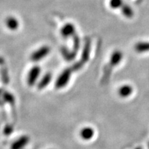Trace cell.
<instances>
[{
    "mask_svg": "<svg viewBox=\"0 0 149 149\" xmlns=\"http://www.w3.org/2000/svg\"><path fill=\"white\" fill-rule=\"evenodd\" d=\"M3 100L6 103L9 104H14L15 102V98L14 96L12 94H10V93L6 92L3 94Z\"/></svg>",
    "mask_w": 149,
    "mask_h": 149,
    "instance_id": "cell-10",
    "label": "cell"
},
{
    "mask_svg": "<svg viewBox=\"0 0 149 149\" xmlns=\"http://www.w3.org/2000/svg\"><path fill=\"white\" fill-rule=\"evenodd\" d=\"M51 79L52 74L51 73H46V74H44L42 78V79L40 81V82L38 83L37 88H38V89H40V90L44 88L49 84V83L51 81Z\"/></svg>",
    "mask_w": 149,
    "mask_h": 149,
    "instance_id": "cell-7",
    "label": "cell"
},
{
    "mask_svg": "<svg viewBox=\"0 0 149 149\" xmlns=\"http://www.w3.org/2000/svg\"><path fill=\"white\" fill-rule=\"evenodd\" d=\"M29 142V137L27 136H22L17 140L14 141L11 145L10 149H23Z\"/></svg>",
    "mask_w": 149,
    "mask_h": 149,
    "instance_id": "cell-4",
    "label": "cell"
},
{
    "mask_svg": "<svg viewBox=\"0 0 149 149\" xmlns=\"http://www.w3.org/2000/svg\"><path fill=\"white\" fill-rule=\"evenodd\" d=\"M1 93H2V91H1V90H0V95L1 94Z\"/></svg>",
    "mask_w": 149,
    "mask_h": 149,
    "instance_id": "cell-12",
    "label": "cell"
},
{
    "mask_svg": "<svg viewBox=\"0 0 149 149\" xmlns=\"http://www.w3.org/2000/svg\"><path fill=\"white\" fill-rule=\"evenodd\" d=\"M13 130V128L12 126H6L4 128V130H3V133H4V135H9L10 134L12 133Z\"/></svg>",
    "mask_w": 149,
    "mask_h": 149,
    "instance_id": "cell-11",
    "label": "cell"
},
{
    "mask_svg": "<svg viewBox=\"0 0 149 149\" xmlns=\"http://www.w3.org/2000/svg\"><path fill=\"white\" fill-rule=\"evenodd\" d=\"M136 149H141V148H140V147H138V148H137Z\"/></svg>",
    "mask_w": 149,
    "mask_h": 149,
    "instance_id": "cell-13",
    "label": "cell"
},
{
    "mask_svg": "<svg viewBox=\"0 0 149 149\" xmlns=\"http://www.w3.org/2000/svg\"><path fill=\"white\" fill-rule=\"evenodd\" d=\"M74 32V28L72 24L68 23L66 24L61 29L60 33L63 37L67 38V37L71 36Z\"/></svg>",
    "mask_w": 149,
    "mask_h": 149,
    "instance_id": "cell-6",
    "label": "cell"
},
{
    "mask_svg": "<svg viewBox=\"0 0 149 149\" xmlns=\"http://www.w3.org/2000/svg\"><path fill=\"white\" fill-rule=\"evenodd\" d=\"M41 72V68L40 66H35L29 70L27 77V84L30 86H33L35 84Z\"/></svg>",
    "mask_w": 149,
    "mask_h": 149,
    "instance_id": "cell-3",
    "label": "cell"
},
{
    "mask_svg": "<svg viewBox=\"0 0 149 149\" xmlns=\"http://www.w3.org/2000/svg\"><path fill=\"white\" fill-rule=\"evenodd\" d=\"M1 104H2V103H1V100H0V105H1Z\"/></svg>",
    "mask_w": 149,
    "mask_h": 149,
    "instance_id": "cell-14",
    "label": "cell"
},
{
    "mask_svg": "<svg viewBox=\"0 0 149 149\" xmlns=\"http://www.w3.org/2000/svg\"><path fill=\"white\" fill-rule=\"evenodd\" d=\"M51 52V48L48 46H43L42 47L33 52L31 55V59L32 61H39L45 58Z\"/></svg>",
    "mask_w": 149,
    "mask_h": 149,
    "instance_id": "cell-1",
    "label": "cell"
},
{
    "mask_svg": "<svg viewBox=\"0 0 149 149\" xmlns=\"http://www.w3.org/2000/svg\"><path fill=\"white\" fill-rule=\"evenodd\" d=\"M93 135H94V130L91 128H84L80 131V136L81 137V138L85 140L91 139L93 137Z\"/></svg>",
    "mask_w": 149,
    "mask_h": 149,
    "instance_id": "cell-8",
    "label": "cell"
},
{
    "mask_svg": "<svg viewBox=\"0 0 149 149\" xmlns=\"http://www.w3.org/2000/svg\"><path fill=\"white\" fill-rule=\"evenodd\" d=\"M148 149H149V142H148Z\"/></svg>",
    "mask_w": 149,
    "mask_h": 149,
    "instance_id": "cell-15",
    "label": "cell"
},
{
    "mask_svg": "<svg viewBox=\"0 0 149 149\" xmlns=\"http://www.w3.org/2000/svg\"><path fill=\"white\" fill-rule=\"evenodd\" d=\"M5 24L9 30L15 31L18 29L19 26V22L17 19L15 17L9 16L6 19Z\"/></svg>",
    "mask_w": 149,
    "mask_h": 149,
    "instance_id": "cell-5",
    "label": "cell"
},
{
    "mask_svg": "<svg viewBox=\"0 0 149 149\" xmlns=\"http://www.w3.org/2000/svg\"><path fill=\"white\" fill-rule=\"evenodd\" d=\"M132 92H133V88L130 86L126 85L124 86L121 87L119 90V95L122 97H126L131 95Z\"/></svg>",
    "mask_w": 149,
    "mask_h": 149,
    "instance_id": "cell-9",
    "label": "cell"
},
{
    "mask_svg": "<svg viewBox=\"0 0 149 149\" xmlns=\"http://www.w3.org/2000/svg\"><path fill=\"white\" fill-rule=\"evenodd\" d=\"M71 68H67L62 72L59 76L55 82V87L57 88H61L67 85L70 80V74H71Z\"/></svg>",
    "mask_w": 149,
    "mask_h": 149,
    "instance_id": "cell-2",
    "label": "cell"
}]
</instances>
